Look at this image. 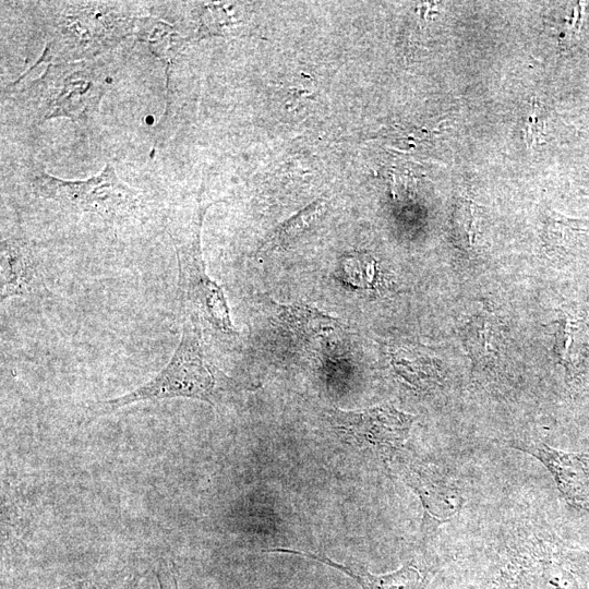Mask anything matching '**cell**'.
I'll return each instance as SVG.
<instances>
[{"mask_svg": "<svg viewBox=\"0 0 589 589\" xmlns=\"http://www.w3.org/2000/svg\"><path fill=\"white\" fill-rule=\"evenodd\" d=\"M217 394L218 378L206 358L201 326L187 317L182 325L180 342L169 362L151 380L133 390L87 404L83 421L91 422L123 407L145 401L191 398L214 405Z\"/></svg>", "mask_w": 589, "mask_h": 589, "instance_id": "cell-1", "label": "cell"}, {"mask_svg": "<svg viewBox=\"0 0 589 589\" xmlns=\"http://www.w3.org/2000/svg\"><path fill=\"white\" fill-rule=\"evenodd\" d=\"M109 83L100 67L92 62L49 64L21 98L40 120L67 117L83 121L97 110Z\"/></svg>", "mask_w": 589, "mask_h": 589, "instance_id": "cell-2", "label": "cell"}, {"mask_svg": "<svg viewBox=\"0 0 589 589\" xmlns=\"http://www.w3.org/2000/svg\"><path fill=\"white\" fill-rule=\"evenodd\" d=\"M203 212L188 227L169 230L178 262L179 289L187 317L226 336L236 334L223 288L206 273L201 251Z\"/></svg>", "mask_w": 589, "mask_h": 589, "instance_id": "cell-3", "label": "cell"}, {"mask_svg": "<svg viewBox=\"0 0 589 589\" xmlns=\"http://www.w3.org/2000/svg\"><path fill=\"white\" fill-rule=\"evenodd\" d=\"M32 187L36 195L51 200L64 209L97 214L108 220L127 219L135 215L143 203L109 164L99 175L83 181H67L39 172Z\"/></svg>", "mask_w": 589, "mask_h": 589, "instance_id": "cell-4", "label": "cell"}, {"mask_svg": "<svg viewBox=\"0 0 589 589\" xmlns=\"http://www.w3.org/2000/svg\"><path fill=\"white\" fill-rule=\"evenodd\" d=\"M133 20L111 12L104 3L69 5L55 26L39 62L94 56L131 34Z\"/></svg>", "mask_w": 589, "mask_h": 589, "instance_id": "cell-5", "label": "cell"}, {"mask_svg": "<svg viewBox=\"0 0 589 589\" xmlns=\"http://www.w3.org/2000/svg\"><path fill=\"white\" fill-rule=\"evenodd\" d=\"M329 421L337 434L347 443L361 449L387 453L407 440L416 417L389 405L360 411L334 409Z\"/></svg>", "mask_w": 589, "mask_h": 589, "instance_id": "cell-6", "label": "cell"}, {"mask_svg": "<svg viewBox=\"0 0 589 589\" xmlns=\"http://www.w3.org/2000/svg\"><path fill=\"white\" fill-rule=\"evenodd\" d=\"M401 477L422 502L425 530L452 519L465 503L461 489L435 466L412 464L402 468Z\"/></svg>", "mask_w": 589, "mask_h": 589, "instance_id": "cell-7", "label": "cell"}, {"mask_svg": "<svg viewBox=\"0 0 589 589\" xmlns=\"http://www.w3.org/2000/svg\"><path fill=\"white\" fill-rule=\"evenodd\" d=\"M516 448L538 458L552 473L566 502L575 507L589 505V456L563 452L545 444L520 443Z\"/></svg>", "mask_w": 589, "mask_h": 589, "instance_id": "cell-8", "label": "cell"}, {"mask_svg": "<svg viewBox=\"0 0 589 589\" xmlns=\"http://www.w3.org/2000/svg\"><path fill=\"white\" fill-rule=\"evenodd\" d=\"M43 285L39 259L23 236L1 241V302L10 298H31Z\"/></svg>", "mask_w": 589, "mask_h": 589, "instance_id": "cell-9", "label": "cell"}, {"mask_svg": "<svg viewBox=\"0 0 589 589\" xmlns=\"http://www.w3.org/2000/svg\"><path fill=\"white\" fill-rule=\"evenodd\" d=\"M266 552L289 553L318 561L346 574L362 589H426L434 574L430 567H426L417 558L411 560L395 572L374 575L364 567L340 564L324 554L283 548L268 549Z\"/></svg>", "mask_w": 589, "mask_h": 589, "instance_id": "cell-10", "label": "cell"}, {"mask_svg": "<svg viewBox=\"0 0 589 589\" xmlns=\"http://www.w3.org/2000/svg\"><path fill=\"white\" fill-rule=\"evenodd\" d=\"M546 252L558 262L570 263L589 254V220L551 212L545 219Z\"/></svg>", "mask_w": 589, "mask_h": 589, "instance_id": "cell-11", "label": "cell"}, {"mask_svg": "<svg viewBox=\"0 0 589 589\" xmlns=\"http://www.w3.org/2000/svg\"><path fill=\"white\" fill-rule=\"evenodd\" d=\"M468 352L477 361L494 360L498 356L502 334L496 317L490 312L472 316L464 328Z\"/></svg>", "mask_w": 589, "mask_h": 589, "instance_id": "cell-12", "label": "cell"}, {"mask_svg": "<svg viewBox=\"0 0 589 589\" xmlns=\"http://www.w3.org/2000/svg\"><path fill=\"white\" fill-rule=\"evenodd\" d=\"M277 315L281 325L300 338L329 332L338 324L335 318L304 304L278 305Z\"/></svg>", "mask_w": 589, "mask_h": 589, "instance_id": "cell-13", "label": "cell"}, {"mask_svg": "<svg viewBox=\"0 0 589 589\" xmlns=\"http://www.w3.org/2000/svg\"><path fill=\"white\" fill-rule=\"evenodd\" d=\"M324 202L317 200L279 225L264 241L261 251L275 250L301 233L322 213Z\"/></svg>", "mask_w": 589, "mask_h": 589, "instance_id": "cell-14", "label": "cell"}, {"mask_svg": "<svg viewBox=\"0 0 589 589\" xmlns=\"http://www.w3.org/2000/svg\"><path fill=\"white\" fill-rule=\"evenodd\" d=\"M552 324L556 325L555 351L558 362L564 365L568 376H574L575 365L572 352L575 349L576 337L581 328V320L564 310L561 317Z\"/></svg>", "mask_w": 589, "mask_h": 589, "instance_id": "cell-15", "label": "cell"}, {"mask_svg": "<svg viewBox=\"0 0 589 589\" xmlns=\"http://www.w3.org/2000/svg\"><path fill=\"white\" fill-rule=\"evenodd\" d=\"M478 208L468 200H461L456 206L453 217V226L460 247L466 251L474 250L478 237Z\"/></svg>", "mask_w": 589, "mask_h": 589, "instance_id": "cell-16", "label": "cell"}, {"mask_svg": "<svg viewBox=\"0 0 589 589\" xmlns=\"http://www.w3.org/2000/svg\"><path fill=\"white\" fill-rule=\"evenodd\" d=\"M154 573L158 589H180L178 584V570L170 558L160 557L154 564Z\"/></svg>", "mask_w": 589, "mask_h": 589, "instance_id": "cell-17", "label": "cell"}, {"mask_svg": "<svg viewBox=\"0 0 589 589\" xmlns=\"http://www.w3.org/2000/svg\"><path fill=\"white\" fill-rule=\"evenodd\" d=\"M543 123L541 117H539V106L536 101L532 104L531 112L525 128V140L527 145L532 147L541 142L543 136Z\"/></svg>", "mask_w": 589, "mask_h": 589, "instance_id": "cell-18", "label": "cell"}, {"mask_svg": "<svg viewBox=\"0 0 589 589\" xmlns=\"http://www.w3.org/2000/svg\"><path fill=\"white\" fill-rule=\"evenodd\" d=\"M141 578H142L141 573L132 572L131 574L125 576L123 580L113 589H136Z\"/></svg>", "mask_w": 589, "mask_h": 589, "instance_id": "cell-19", "label": "cell"}, {"mask_svg": "<svg viewBox=\"0 0 589 589\" xmlns=\"http://www.w3.org/2000/svg\"><path fill=\"white\" fill-rule=\"evenodd\" d=\"M53 589H96V587L89 580H77Z\"/></svg>", "mask_w": 589, "mask_h": 589, "instance_id": "cell-20", "label": "cell"}]
</instances>
